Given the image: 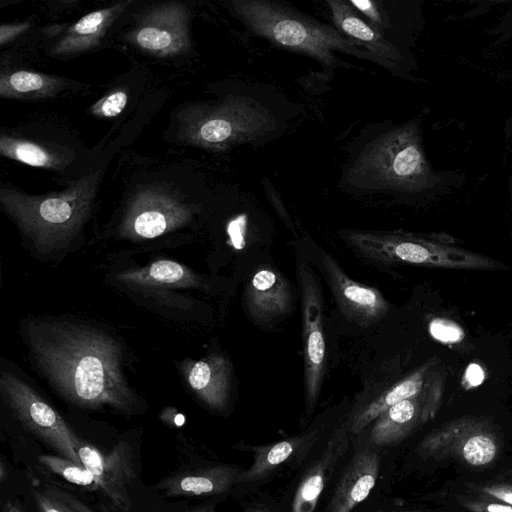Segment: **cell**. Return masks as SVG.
Wrapping results in <instances>:
<instances>
[{"mask_svg":"<svg viewBox=\"0 0 512 512\" xmlns=\"http://www.w3.org/2000/svg\"><path fill=\"white\" fill-rule=\"evenodd\" d=\"M419 450L425 456H456L471 466L490 464L498 453L492 424L475 416L453 420L428 434Z\"/></svg>","mask_w":512,"mask_h":512,"instance_id":"cell-9","label":"cell"},{"mask_svg":"<svg viewBox=\"0 0 512 512\" xmlns=\"http://www.w3.org/2000/svg\"><path fill=\"white\" fill-rule=\"evenodd\" d=\"M38 461L48 472L73 485L97 489L92 473L80 463L51 454L40 455Z\"/></svg>","mask_w":512,"mask_h":512,"instance_id":"cell-27","label":"cell"},{"mask_svg":"<svg viewBox=\"0 0 512 512\" xmlns=\"http://www.w3.org/2000/svg\"><path fill=\"white\" fill-rule=\"evenodd\" d=\"M233 14L253 34L279 48L313 58L326 69L341 65L336 53L375 59L358 42L344 36L333 25L312 18L281 1L234 0Z\"/></svg>","mask_w":512,"mask_h":512,"instance_id":"cell-4","label":"cell"},{"mask_svg":"<svg viewBox=\"0 0 512 512\" xmlns=\"http://www.w3.org/2000/svg\"><path fill=\"white\" fill-rule=\"evenodd\" d=\"M315 254L334 300L348 320L360 327H369L387 315L390 304L380 290L350 278L322 248H317Z\"/></svg>","mask_w":512,"mask_h":512,"instance_id":"cell-11","label":"cell"},{"mask_svg":"<svg viewBox=\"0 0 512 512\" xmlns=\"http://www.w3.org/2000/svg\"><path fill=\"white\" fill-rule=\"evenodd\" d=\"M129 4L130 1L119 2L109 8L83 16L53 46L52 53L70 55L93 48L104 36L107 28Z\"/></svg>","mask_w":512,"mask_h":512,"instance_id":"cell-22","label":"cell"},{"mask_svg":"<svg viewBox=\"0 0 512 512\" xmlns=\"http://www.w3.org/2000/svg\"><path fill=\"white\" fill-rule=\"evenodd\" d=\"M481 511L484 512H512V505L501 503H487L483 506Z\"/></svg>","mask_w":512,"mask_h":512,"instance_id":"cell-36","label":"cell"},{"mask_svg":"<svg viewBox=\"0 0 512 512\" xmlns=\"http://www.w3.org/2000/svg\"><path fill=\"white\" fill-rule=\"evenodd\" d=\"M4 512H24L16 503L12 501L6 502Z\"/></svg>","mask_w":512,"mask_h":512,"instance_id":"cell-38","label":"cell"},{"mask_svg":"<svg viewBox=\"0 0 512 512\" xmlns=\"http://www.w3.org/2000/svg\"><path fill=\"white\" fill-rule=\"evenodd\" d=\"M183 512H214V506L213 505L199 506V507L187 509Z\"/></svg>","mask_w":512,"mask_h":512,"instance_id":"cell-37","label":"cell"},{"mask_svg":"<svg viewBox=\"0 0 512 512\" xmlns=\"http://www.w3.org/2000/svg\"><path fill=\"white\" fill-rule=\"evenodd\" d=\"M284 101L267 89L249 86L211 105L196 106L185 120L189 143L213 150L261 144L280 136L299 112H287Z\"/></svg>","mask_w":512,"mask_h":512,"instance_id":"cell-3","label":"cell"},{"mask_svg":"<svg viewBox=\"0 0 512 512\" xmlns=\"http://www.w3.org/2000/svg\"><path fill=\"white\" fill-rule=\"evenodd\" d=\"M29 28V23H19L13 25L2 24L0 28V44L13 40L16 36L20 35Z\"/></svg>","mask_w":512,"mask_h":512,"instance_id":"cell-32","label":"cell"},{"mask_svg":"<svg viewBox=\"0 0 512 512\" xmlns=\"http://www.w3.org/2000/svg\"><path fill=\"white\" fill-rule=\"evenodd\" d=\"M443 371L438 358H430L411 373L396 379L384 380L366 388L356 400L345 424L350 434H359L391 406L424 390Z\"/></svg>","mask_w":512,"mask_h":512,"instance_id":"cell-10","label":"cell"},{"mask_svg":"<svg viewBox=\"0 0 512 512\" xmlns=\"http://www.w3.org/2000/svg\"><path fill=\"white\" fill-rule=\"evenodd\" d=\"M342 241L359 257L377 265L410 264L456 270H509L501 261L456 245L444 233L342 229Z\"/></svg>","mask_w":512,"mask_h":512,"instance_id":"cell-6","label":"cell"},{"mask_svg":"<svg viewBox=\"0 0 512 512\" xmlns=\"http://www.w3.org/2000/svg\"><path fill=\"white\" fill-rule=\"evenodd\" d=\"M34 500L37 512H62L44 491L35 490Z\"/></svg>","mask_w":512,"mask_h":512,"instance_id":"cell-33","label":"cell"},{"mask_svg":"<svg viewBox=\"0 0 512 512\" xmlns=\"http://www.w3.org/2000/svg\"><path fill=\"white\" fill-rule=\"evenodd\" d=\"M307 440V437H295L265 446L253 447V462L239 477V484L255 482L267 476L276 467L286 462Z\"/></svg>","mask_w":512,"mask_h":512,"instance_id":"cell-24","label":"cell"},{"mask_svg":"<svg viewBox=\"0 0 512 512\" xmlns=\"http://www.w3.org/2000/svg\"><path fill=\"white\" fill-rule=\"evenodd\" d=\"M127 101L128 96L125 91L115 90L96 102L91 107V112L98 117H115L123 111Z\"/></svg>","mask_w":512,"mask_h":512,"instance_id":"cell-29","label":"cell"},{"mask_svg":"<svg viewBox=\"0 0 512 512\" xmlns=\"http://www.w3.org/2000/svg\"><path fill=\"white\" fill-rule=\"evenodd\" d=\"M43 491L56 503L62 512H94L74 495L57 486L46 484Z\"/></svg>","mask_w":512,"mask_h":512,"instance_id":"cell-30","label":"cell"},{"mask_svg":"<svg viewBox=\"0 0 512 512\" xmlns=\"http://www.w3.org/2000/svg\"><path fill=\"white\" fill-rule=\"evenodd\" d=\"M483 491L490 495L491 497L497 498L501 500L504 503H507L509 505H512V488L505 487H491V488H484Z\"/></svg>","mask_w":512,"mask_h":512,"instance_id":"cell-35","label":"cell"},{"mask_svg":"<svg viewBox=\"0 0 512 512\" xmlns=\"http://www.w3.org/2000/svg\"><path fill=\"white\" fill-rule=\"evenodd\" d=\"M81 464L88 469L96 487L119 510L132 507L130 489L136 479L134 451L126 441H119L107 453L81 441L77 447Z\"/></svg>","mask_w":512,"mask_h":512,"instance_id":"cell-14","label":"cell"},{"mask_svg":"<svg viewBox=\"0 0 512 512\" xmlns=\"http://www.w3.org/2000/svg\"><path fill=\"white\" fill-rule=\"evenodd\" d=\"M0 153L33 167L61 169L67 165V160L62 155L42 145L6 135L0 138Z\"/></svg>","mask_w":512,"mask_h":512,"instance_id":"cell-25","label":"cell"},{"mask_svg":"<svg viewBox=\"0 0 512 512\" xmlns=\"http://www.w3.org/2000/svg\"><path fill=\"white\" fill-rule=\"evenodd\" d=\"M248 314L259 324H267L287 315L294 307V291L277 269L257 268L245 287Z\"/></svg>","mask_w":512,"mask_h":512,"instance_id":"cell-17","label":"cell"},{"mask_svg":"<svg viewBox=\"0 0 512 512\" xmlns=\"http://www.w3.org/2000/svg\"><path fill=\"white\" fill-rule=\"evenodd\" d=\"M296 277L301 302L304 403L309 416L318 403L326 373L324 300L311 265L299 255L296 257Z\"/></svg>","mask_w":512,"mask_h":512,"instance_id":"cell-8","label":"cell"},{"mask_svg":"<svg viewBox=\"0 0 512 512\" xmlns=\"http://www.w3.org/2000/svg\"><path fill=\"white\" fill-rule=\"evenodd\" d=\"M429 331L435 339L443 343H456L464 338L463 329L450 319H432L429 323Z\"/></svg>","mask_w":512,"mask_h":512,"instance_id":"cell-31","label":"cell"},{"mask_svg":"<svg viewBox=\"0 0 512 512\" xmlns=\"http://www.w3.org/2000/svg\"><path fill=\"white\" fill-rule=\"evenodd\" d=\"M121 278L138 284L194 285L198 278L183 265L171 260H158L144 270L132 271Z\"/></svg>","mask_w":512,"mask_h":512,"instance_id":"cell-26","label":"cell"},{"mask_svg":"<svg viewBox=\"0 0 512 512\" xmlns=\"http://www.w3.org/2000/svg\"><path fill=\"white\" fill-rule=\"evenodd\" d=\"M333 26L344 36L358 42L375 62L394 74L410 78L404 70L405 58L401 50L383 33L370 24L345 0L326 1Z\"/></svg>","mask_w":512,"mask_h":512,"instance_id":"cell-16","label":"cell"},{"mask_svg":"<svg viewBox=\"0 0 512 512\" xmlns=\"http://www.w3.org/2000/svg\"><path fill=\"white\" fill-rule=\"evenodd\" d=\"M188 11L181 3H163L149 9L130 33V41L146 52L170 56L189 46Z\"/></svg>","mask_w":512,"mask_h":512,"instance_id":"cell-15","label":"cell"},{"mask_svg":"<svg viewBox=\"0 0 512 512\" xmlns=\"http://www.w3.org/2000/svg\"><path fill=\"white\" fill-rule=\"evenodd\" d=\"M27 331L34 363L67 401L88 409L137 412L140 401L124 376L120 346L108 334L59 321L31 322Z\"/></svg>","mask_w":512,"mask_h":512,"instance_id":"cell-1","label":"cell"},{"mask_svg":"<svg viewBox=\"0 0 512 512\" xmlns=\"http://www.w3.org/2000/svg\"><path fill=\"white\" fill-rule=\"evenodd\" d=\"M0 390L16 420L58 455L80 463L81 439L61 415L24 380L1 372Z\"/></svg>","mask_w":512,"mask_h":512,"instance_id":"cell-7","label":"cell"},{"mask_svg":"<svg viewBox=\"0 0 512 512\" xmlns=\"http://www.w3.org/2000/svg\"><path fill=\"white\" fill-rule=\"evenodd\" d=\"M380 470V456L369 448L353 455L333 493L329 512H353L373 490Z\"/></svg>","mask_w":512,"mask_h":512,"instance_id":"cell-19","label":"cell"},{"mask_svg":"<svg viewBox=\"0 0 512 512\" xmlns=\"http://www.w3.org/2000/svg\"><path fill=\"white\" fill-rule=\"evenodd\" d=\"M446 376L445 370L420 393L383 412L371 424L369 442L380 447L398 443L415 429L432 420L442 403Z\"/></svg>","mask_w":512,"mask_h":512,"instance_id":"cell-12","label":"cell"},{"mask_svg":"<svg viewBox=\"0 0 512 512\" xmlns=\"http://www.w3.org/2000/svg\"><path fill=\"white\" fill-rule=\"evenodd\" d=\"M484 378V372L482 368L476 364L472 363L466 370L465 381L469 384V386H477L479 385Z\"/></svg>","mask_w":512,"mask_h":512,"instance_id":"cell-34","label":"cell"},{"mask_svg":"<svg viewBox=\"0 0 512 512\" xmlns=\"http://www.w3.org/2000/svg\"><path fill=\"white\" fill-rule=\"evenodd\" d=\"M242 471L230 465H215L168 477L157 485L167 497L216 496L238 485Z\"/></svg>","mask_w":512,"mask_h":512,"instance_id":"cell-21","label":"cell"},{"mask_svg":"<svg viewBox=\"0 0 512 512\" xmlns=\"http://www.w3.org/2000/svg\"><path fill=\"white\" fill-rule=\"evenodd\" d=\"M511 187H512V166H511Z\"/></svg>","mask_w":512,"mask_h":512,"instance_id":"cell-41","label":"cell"},{"mask_svg":"<svg viewBox=\"0 0 512 512\" xmlns=\"http://www.w3.org/2000/svg\"><path fill=\"white\" fill-rule=\"evenodd\" d=\"M99 174L92 173L72 182L60 192L31 196L2 188L4 211L40 253L65 248L88 218L96 195Z\"/></svg>","mask_w":512,"mask_h":512,"instance_id":"cell-5","label":"cell"},{"mask_svg":"<svg viewBox=\"0 0 512 512\" xmlns=\"http://www.w3.org/2000/svg\"><path fill=\"white\" fill-rule=\"evenodd\" d=\"M349 446V432L343 423L331 435L325 450L307 471L296 490L291 512H314L325 486L337 463L344 457Z\"/></svg>","mask_w":512,"mask_h":512,"instance_id":"cell-20","label":"cell"},{"mask_svg":"<svg viewBox=\"0 0 512 512\" xmlns=\"http://www.w3.org/2000/svg\"><path fill=\"white\" fill-rule=\"evenodd\" d=\"M65 86L61 78L31 71L3 73L0 95L4 98L39 99L56 95Z\"/></svg>","mask_w":512,"mask_h":512,"instance_id":"cell-23","label":"cell"},{"mask_svg":"<svg viewBox=\"0 0 512 512\" xmlns=\"http://www.w3.org/2000/svg\"><path fill=\"white\" fill-rule=\"evenodd\" d=\"M190 205L161 189L138 193L131 201L121 224L122 235L150 239L186 225L192 218Z\"/></svg>","mask_w":512,"mask_h":512,"instance_id":"cell-13","label":"cell"},{"mask_svg":"<svg viewBox=\"0 0 512 512\" xmlns=\"http://www.w3.org/2000/svg\"><path fill=\"white\" fill-rule=\"evenodd\" d=\"M421 120L373 124L351 145L341 184L359 194L415 196L437 188L443 178L423 145Z\"/></svg>","mask_w":512,"mask_h":512,"instance_id":"cell-2","label":"cell"},{"mask_svg":"<svg viewBox=\"0 0 512 512\" xmlns=\"http://www.w3.org/2000/svg\"><path fill=\"white\" fill-rule=\"evenodd\" d=\"M391 512H420V511H409V510H404V511H391Z\"/></svg>","mask_w":512,"mask_h":512,"instance_id":"cell-40","label":"cell"},{"mask_svg":"<svg viewBox=\"0 0 512 512\" xmlns=\"http://www.w3.org/2000/svg\"><path fill=\"white\" fill-rule=\"evenodd\" d=\"M232 372L229 359L213 353L187 364L185 375L190 389L206 407L224 412L231 399Z\"/></svg>","mask_w":512,"mask_h":512,"instance_id":"cell-18","label":"cell"},{"mask_svg":"<svg viewBox=\"0 0 512 512\" xmlns=\"http://www.w3.org/2000/svg\"><path fill=\"white\" fill-rule=\"evenodd\" d=\"M348 2L361 16L385 35L389 27L388 17L384 9L380 7V2L370 0H351Z\"/></svg>","mask_w":512,"mask_h":512,"instance_id":"cell-28","label":"cell"},{"mask_svg":"<svg viewBox=\"0 0 512 512\" xmlns=\"http://www.w3.org/2000/svg\"><path fill=\"white\" fill-rule=\"evenodd\" d=\"M0 479L3 481L5 479V465L3 461L0 463Z\"/></svg>","mask_w":512,"mask_h":512,"instance_id":"cell-39","label":"cell"}]
</instances>
